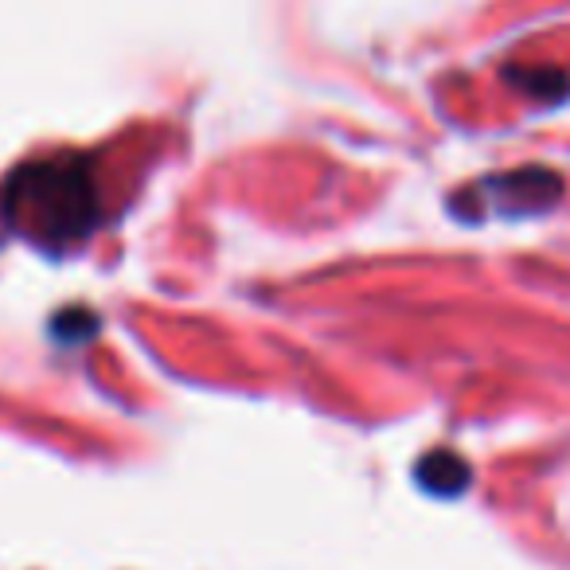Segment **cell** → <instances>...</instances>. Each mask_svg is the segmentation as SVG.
I'll list each match as a JSON object with an SVG mask.
<instances>
[{
	"label": "cell",
	"instance_id": "obj_1",
	"mask_svg": "<svg viewBox=\"0 0 570 570\" xmlns=\"http://www.w3.org/2000/svg\"><path fill=\"white\" fill-rule=\"evenodd\" d=\"M4 215L40 246L79 243L98 219L90 168L82 160H40L20 168L4 191Z\"/></svg>",
	"mask_w": 570,
	"mask_h": 570
},
{
	"label": "cell",
	"instance_id": "obj_2",
	"mask_svg": "<svg viewBox=\"0 0 570 570\" xmlns=\"http://www.w3.org/2000/svg\"><path fill=\"white\" fill-rule=\"evenodd\" d=\"M414 476L422 481V489L438 492V497H458V492L469 489V465L450 450H438L430 458H422Z\"/></svg>",
	"mask_w": 570,
	"mask_h": 570
}]
</instances>
